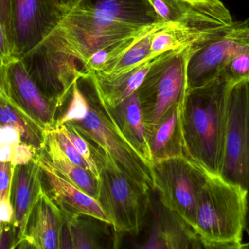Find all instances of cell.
I'll use <instances>...</instances> for the list:
<instances>
[{
    "label": "cell",
    "instance_id": "4",
    "mask_svg": "<svg viewBox=\"0 0 249 249\" xmlns=\"http://www.w3.org/2000/svg\"><path fill=\"white\" fill-rule=\"evenodd\" d=\"M191 45L160 55L137 90L147 135L185 100L188 91L187 66L190 57L201 48Z\"/></svg>",
    "mask_w": 249,
    "mask_h": 249
},
{
    "label": "cell",
    "instance_id": "16",
    "mask_svg": "<svg viewBox=\"0 0 249 249\" xmlns=\"http://www.w3.org/2000/svg\"><path fill=\"white\" fill-rule=\"evenodd\" d=\"M65 219L42 189L29 216L23 239L35 249H60Z\"/></svg>",
    "mask_w": 249,
    "mask_h": 249
},
{
    "label": "cell",
    "instance_id": "43",
    "mask_svg": "<svg viewBox=\"0 0 249 249\" xmlns=\"http://www.w3.org/2000/svg\"><path fill=\"white\" fill-rule=\"evenodd\" d=\"M244 249H249V242L247 244H244Z\"/></svg>",
    "mask_w": 249,
    "mask_h": 249
},
{
    "label": "cell",
    "instance_id": "15",
    "mask_svg": "<svg viewBox=\"0 0 249 249\" xmlns=\"http://www.w3.org/2000/svg\"><path fill=\"white\" fill-rule=\"evenodd\" d=\"M42 190L40 168L35 158L25 165L15 167L10 199L15 212L13 226L22 241L29 216Z\"/></svg>",
    "mask_w": 249,
    "mask_h": 249
},
{
    "label": "cell",
    "instance_id": "37",
    "mask_svg": "<svg viewBox=\"0 0 249 249\" xmlns=\"http://www.w3.org/2000/svg\"><path fill=\"white\" fill-rule=\"evenodd\" d=\"M0 20L2 23L3 27L10 42V39H11L10 0H0Z\"/></svg>",
    "mask_w": 249,
    "mask_h": 249
},
{
    "label": "cell",
    "instance_id": "38",
    "mask_svg": "<svg viewBox=\"0 0 249 249\" xmlns=\"http://www.w3.org/2000/svg\"><path fill=\"white\" fill-rule=\"evenodd\" d=\"M60 249H74L70 227L66 220L63 225L62 232H61Z\"/></svg>",
    "mask_w": 249,
    "mask_h": 249
},
{
    "label": "cell",
    "instance_id": "7",
    "mask_svg": "<svg viewBox=\"0 0 249 249\" xmlns=\"http://www.w3.org/2000/svg\"><path fill=\"white\" fill-rule=\"evenodd\" d=\"M220 177L247 192L244 232L249 236V80L231 88Z\"/></svg>",
    "mask_w": 249,
    "mask_h": 249
},
{
    "label": "cell",
    "instance_id": "17",
    "mask_svg": "<svg viewBox=\"0 0 249 249\" xmlns=\"http://www.w3.org/2000/svg\"><path fill=\"white\" fill-rule=\"evenodd\" d=\"M160 56L149 58L129 72L114 78L106 77L97 71L87 73L90 75L101 100L109 109H114L139 90Z\"/></svg>",
    "mask_w": 249,
    "mask_h": 249
},
{
    "label": "cell",
    "instance_id": "23",
    "mask_svg": "<svg viewBox=\"0 0 249 249\" xmlns=\"http://www.w3.org/2000/svg\"><path fill=\"white\" fill-rule=\"evenodd\" d=\"M18 130L22 143L40 151L45 144V130L7 99L0 98V127Z\"/></svg>",
    "mask_w": 249,
    "mask_h": 249
},
{
    "label": "cell",
    "instance_id": "9",
    "mask_svg": "<svg viewBox=\"0 0 249 249\" xmlns=\"http://www.w3.org/2000/svg\"><path fill=\"white\" fill-rule=\"evenodd\" d=\"M20 60L41 91L58 108L83 74L54 31Z\"/></svg>",
    "mask_w": 249,
    "mask_h": 249
},
{
    "label": "cell",
    "instance_id": "41",
    "mask_svg": "<svg viewBox=\"0 0 249 249\" xmlns=\"http://www.w3.org/2000/svg\"><path fill=\"white\" fill-rule=\"evenodd\" d=\"M0 98L9 100L6 88L5 71H4V65L0 60Z\"/></svg>",
    "mask_w": 249,
    "mask_h": 249
},
{
    "label": "cell",
    "instance_id": "42",
    "mask_svg": "<svg viewBox=\"0 0 249 249\" xmlns=\"http://www.w3.org/2000/svg\"><path fill=\"white\" fill-rule=\"evenodd\" d=\"M18 249H35L34 248L33 246L29 243L27 240L23 239L20 241L19 243L18 246Z\"/></svg>",
    "mask_w": 249,
    "mask_h": 249
},
{
    "label": "cell",
    "instance_id": "24",
    "mask_svg": "<svg viewBox=\"0 0 249 249\" xmlns=\"http://www.w3.org/2000/svg\"><path fill=\"white\" fill-rule=\"evenodd\" d=\"M70 227L74 249H105L100 237L102 222L89 217L67 221Z\"/></svg>",
    "mask_w": 249,
    "mask_h": 249
},
{
    "label": "cell",
    "instance_id": "11",
    "mask_svg": "<svg viewBox=\"0 0 249 249\" xmlns=\"http://www.w3.org/2000/svg\"><path fill=\"white\" fill-rule=\"evenodd\" d=\"M249 42V19L234 22L223 35L199 48L187 66L188 90L204 86L220 74L233 55Z\"/></svg>",
    "mask_w": 249,
    "mask_h": 249
},
{
    "label": "cell",
    "instance_id": "29",
    "mask_svg": "<svg viewBox=\"0 0 249 249\" xmlns=\"http://www.w3.org/2000/svg\"><path fill=\"white\" fill-rule=\"evenodd\" d=\"M53 134L55 136L58 145L61 150L65 154L66 156L76 165L83 169L90 171V168L87 162L80 156V154L76 150L73 143L67 136L63 124H55V126L51 128ZM91 172V171H90Z\"/></svg>",
    "mask_w": 249,
    "mask_h": 249
},
{
    "label": "cell",
    "instance_id": "2",
    "mask_svg": "<svg viewBox=\"0 0 249 249\" xmlns=\"http://www.w3.org/2000/svg\"><path fill=\"white\" fill-rule=\"evenodd\" d=\"M82 77L87 83L86 92L81 90L89 102V111L82 121L67 124L72 125L89 141L105 165L121 171L146 190L154 192L152 164L127 142L110 109L101 100L89 73Z\"/></svg>",
    "mask_w": 249,
    "mask_h": 249
},
{
    "label": "cell",
    "instance_id": "32",
    "mask_svg": "<svg viewBox=\"0 0 249 249\" xmlns=\"http://www.w3.org/2000/svg\"><path fill=\"white\" fill-rule=\"evenodd\" d=\"M22 143L18 130L10 126L0 127V148H15Z\"/></svg>",
    "mask_w": 249,
    "mask_h": 249
},
{
    "label": "cell",
    "instance_id": "22",
    "mask_svg": "<svg viewBox=\"0 0 249 249\" xmlns=\"http://www.w3.org/2000/svg\"><path fill=\"white\" fill-rule=\"evenodd\" d=\"M167 23H159L143 29L136 36L130 48L126 50L109 68L97 72L106 77L114 78L129 72L149 58H155L151 55L152 37L157 31L162 29Z\"/></svg>",
    "mask_w": 249,
    "mask_h": 249
},
{
    "label": "cell",
    "instance_id": "31",
    "mask_svg": "<svg viewBox=\"0 0 249 249\" xmlns=\"http://www.w3.org/2000/svg\"><path fill=\"white\" fill-rule=\"evenodd\" d=\"M20 240L13 225H1L0 229V249H16Z\"/></svg>",
    "mask_w": 249,
    "mask_h": 249
},
{
    "label": "cell",
    "instance_id": "45",
    "mask_svg": "<svg viewBox=\"0 0 249 249\" xmlns=\"http://www.w3.org/2000/svg\"><path fill=\"white\" fill-rule=\"evenodd\" d=\"M1 225H0V229H1Z\"/></svg>",
    "mask_w": 249,
    "mask_h": 249
},
{
    "label": "cell",
    "instance_id": "33",
    "mask_svg": "<svg viewBox=\"0 0 249 249\" xmlns=\"http://www.w3.org/2000/svg\"><path fill=\"white\" fill-rule=\"evenodd\" d=\"M37 152L38 151H36V149L25 144V143H20L15 149L14 155H13L11 163L15 167L17 165L27 164L35 158Z\"/></svg>",
    "mask_w": 249,
    "mask_h": 249
},
{
    "label": "cell",
    "instance_id": "44",
    "mask_svg": "<svg viewBox=\"0 0 249 249\" xmlns=\"http://www.w3.org/2000/svg\"><path fill=\"white\" fill-rule=\"evenodd\" d=\"M188 1H201V0H188Z\"/></svg>",
    "mask_w": 249,
    "mask_h": 249
},
{
    "label": "cell",
    "instance_id": "3",
    "mask_svg": "<svg viewBox=\"0 0 249 249\" xmlns=\"http://www.w3.org/2000/svg\"><path fill=\"white\" fill-rule=\"evenodd\" d=\"M247 192L209 175L197 202L194 231L205 242L242 243Z\"/></svg>",
    "mask_w": 249,
    "mask_h": 249
},
{
    "label": "cell",
    "instance_id": "21",
    "mask_svg": "<svg viewBox=\"0 0 249 249\" xmlns=\"http://www.w3.org/2000/svg\"><path fill=\"white\" fill-rule=\"evenodd\" d=\"M166 249H204V244L196 231L178 215L162 205L156 214Z\"/></svg>",
    "mask_w": 249,
    "mask_h": 249
},
{
    "label": "cell",
    "instance_id": "5",
    "mask_svg": "<svg viewBox=\"0 0 249 249\" xmlns=\"http://www.w3.org/2000/svg\"><path fill=\"white\" fill-rule=\"evenodd\" d=\"M151 192L105 165L99 177L97 201L115 232L136 237L140 234L150 209Z\"/></svg>",
    "mask_w": 249,
    "mask_h": 249
},
{
    "label": "cell",
    "instance_id": "13",
    "mask_svg": "<svg viewBox=\"0 0 249 249\" xmlns=\"http://www.w3.org/2000/svg\"><path fill=\"white\" fill-rule=\"evenodd\" d=\"M9 101L45 130L56 124L58 107L41 91L20 59L4 65Z\"/></svg>",
    "mask_w": 249,
    "mask_h": 249
},
{
    "label": "cell",
    "instance_id": "10",
    "mask_svg": "<svg viewBox=\"0 0 249 249\" xmlns=\"http://www.w3.org/2000/svg\"><path fill=\"white\" fill-rule=\"evenodd\" d=\"M65 16L53 0H10L13 59H20L41 43Z\"/></svg>",
    "mask_w": 249,
    "mask_h": 249
},
{
    "label": "cell",
    "instance_id": "14",
    "mask_svg": "<svg viewBox=\"0 0 249 249\" xmlns=\"http://www.w3.org/2000/svg\"><path fill=\"white\" fill-rule=\"evenodd\" d=\"M74 9L139 29L165 23L148 0H80Z\"/></svg>",
    "mask_w": 249,
    "mask_h": 249
},
{
    "label": "cell",
    "instance_id": "27",
    "mask_svg": "<svg viewBox=\"0 0 249 249\" xmlns=\"http://www.w3.org/2000/svg\"><path fill=\"white\" fill-rule=\"evenodd\" d=\"M72 97L68 109L61 118L57 120L56 124H63L67 123L77 122L86 118L89 111V105L80 86L78 80L73 84Z\"/></svg>",
    "mask_w": 249,
    "mask_h": 249
},
{
    "label": "cell",
    "instance_id": "40",
    "mask_svg": "<svg viewBox=\"0 0 249 249\" xmlns=\"http://www.w3.org/2000/svg\"><path fill=\"white\" fill-rule=\"evenodd\" d=\"M56 5L65 13H70L80 2V0H53Z\"/></svg>",
    "mask_w": 249,
    "mask_h": 249
},
{
    "label": "cell",
    "instance_id": "30",
    "mask_svg": "<svg viewBox=\"0 0 249 249\" xmlns=\"http://www.w3.org/2000/svg\"><path fill=\"white\" fill-rule=\"evenodd\" d=\"M15 166L11 162L0 161V200L10 197Z\"/></svg>",
    "mask_w": 249,
    "mask_h": 249
},
{
    "label": "cell",
    "instance_id": "8",
    "mask_svg": "<svg viewBox=\"0 0 249 249\" xmlns=\"http://www.w3.org/2000/svg\"><path fill=\"white\" fill-rule=\"evenodd\" d=\"M143 29L73 9L54 32L67 52L84 67L98 51L135 36Z\"/></svg>",
    "mask_w": 249,
    "mask_h": 249
},
{
    "label": "cell",
    "instance_id": "6",
    "mask_svg": "<svg viewBox=\"0 0 249 249\" xmlns=\"http://www.w3.org/2000/svg\"><path fill=\"white\" fill-rule=\"evenodd\" d=\"M152 168L160 204L194 230L199 196L209 174L185 157L153 162Z\"/></svg>",
    "mask_w": 249,
    "mask_h": 249
},
{
    "label": "cell",
    "instance_id": "20",
    "mask_svg": "<svg viewBox=\"0 0 249 249\" xmlns=\"http://www.w3.org/2000/svg\"><path fill=\"white\" fill-rule=\"evenodd\" d=\"M109 109L127 142L152 165V153L138 91L116 107Z\"/></svg>",
    "mask_w": 249,
    "mask_h": 249
},
{
    "label": "cell",
    "instance_id": "36",
    "mask_svg": "<svg viewBox=\"0 0 249 249\" xmlns=\"http://www.w3.org/2000/svg\"><path fill=\"white\" fill-rule=\"evenodd\" d=\"M0 60L4 65L8 64L11 60H13L11 45L1 20H0Z\"/></svg>",
    "mask_w": 249,
    "mask_h": 249
},
{
    "label": "cell",
    "instance_id": "18",
    "mask_svg": "<svg viewBox=\"0 0 249 249\" xmlns=\"http://www.w3.org/2000/svg\"><path fill=\"white\" fill-rule=\"evenodd\" d=\"M40 152L57 174L97 200L99 178L90 171L83 169L71 162L66 156L51 129L45 130V144Z\"/></svg>",
    "mask_w": 249,
    "mask_h": 249
},
{
    "label": "cell",
    "instance_id": "34",
    "mask_svg": "<svg viewBox=\"0 0 249 249\" xmlns=\"http://www.w3.org/2000/svg\"><path fill=\"white\" fill-rule=\"evenodd\" d=\"M137 249H166L165 241L162 238L159 225H158L156 219H155V224H154L149 239L143 246Z\"/></svg>",
    "mask_w": 249,
    "mask_h": 249
},
{
    "label": "cell",
    "instance_id": "19",
    "mask_svg": "<svg viewBox=\"0 0 249 249\" xmlns=\"http://www.w3.org/2000/svg\"><path fill=\"white\" fill-rule=\"evenodd\" d=\"M184 101L174 107L148 135L152 162L184 157L181 121Z\"/></svg>",
    "mask_w": 249,
    "mask_h": 249
},
{
    "label": "cell",
    "instance_id": "28",
    "mask_svg": "<svg viewBox=\"0 0 249 249\" xmlns=\"http://www.w3.org/2000/svg\"><path fill=\"white\" fill-rule=\"evenodd\" d=\"M222 71L234 84L249 80V42L233 55Z\"/></svg>",
    "mask_w": 249,
    "mask_h": 249
},
{
    "label": "cell",
    "instance_id": "35",
    "mask_svg": "<svg viewBox=\"0 0 249 249\" xmlns=\"http://www.w3.org/2000/svg\"><path fill=\"white\" fill-rule=\"evenodd\" d=\"M15 212L10 197L0 200V225H8L14 224Z\"/></svg>",
    "mask_w": 249,
    "mask_h": 249
},
{
    "label": "cell",
    "instance_id": "1",
    "mask_svg": "<svg viewBox=\"0 0 249 249\" xmlns=\"http://www.w3.org/2000/svg\"><path fill=\"white\" fill-rule=\"evenodd\" d=\"M222 71L204 86L187 91L182 111L184 157L210 175L220 176L225 155L230 92Z\"/></svg>",
    "mask_w": 249,
    "mask_h": 249
},
{
    "label": "cell",
    "instance_id": "25",
    "mask_svg": "<svg viewBox=\"0 0 249 249\" xmlns=\"http://www.w3.org/2000/svg\"><path fill=\"white\" fill-rule=\"evenodd\" d=\"M67 136L75 147L80 156L87 162L90 171L99 179L101 171L105 165V162L101 159L94 147L86 140L72 125L69 124H63Z\"/></svg>",
    "mask_w": 249,
    "mask_h": 249
},
{
    "label": "cell",
    "instance_id": "26",
    "mask_svg": "<svg viewBox=\"0 0 249 249\" xmlns=\"http://www.w3.org/2000/svg\"><path fill=\"white\" fill-rule=\"evenodd\" d=\"M157 14L165 23H181L187 16L192 3L188 0H148Z\"/></svg>",
    "mask_w": 249,
    "mask_h": 249
},
{
    "label": "cell",
    "instance_id": "39",
    "mask_svg": "<svg viewBox=\"0 0 249 249\" xmlns=\"http://www.w3.org/2000/svg\"><path fill=\"white\" fill-rule=\"evenodd\" d=\"M205 249H244V244L235 242H205Z\"/></svg>",
    "mask_w": 249,
    "mask_h": 249
},
{
    "label": "cell",
    "instance_id": "12",
    "mask_svg": "<svg viewBox=\"0 0 249 249\" xmlns=\"http://www.w3.org/2000/svg\"><path fill=\"white\" fill-rule=\"evenodd\" d=\"M35 160L40 168L42 189L66 221L89 217L110 225L111 222L97 200L57 174L40 151Z\"/></svg>",
    "mask_w": 249,
    "mask_h": 249
}]
</instances>
